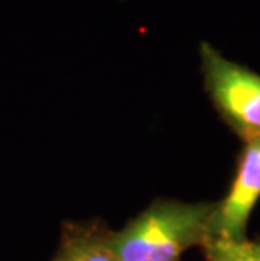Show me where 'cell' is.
<instances>
[{
    "instance_id": "1",
    "label": "cell",
    "mask_w": 260,
    "mask_h": 261,
    "mask_svg": "<svg viewBox=\"0 0 260 261\" xmlns=\"http://www.w3.org/2000/svg\"><path fill=\"white\" fill-rule=\"evenodd\" d=\"M215 209L217 202L159 199L120 231L108 232L107 244L119 261H179L211 238Z\"/></svg>"
},
{
    "instance_id": "2",
    "label": "cell",
    "mask_w": 260,
    "mask_h": 261,
    "mask_svg": "<svg viewBox=\"0 0 260 261\" xmlns=\"http://www.w3.org/2000/svg\"><path fill=\"white\" fill-rule=\"evenodd\" d=\"M200 56L204 88L221 118L247 143L260 140V74L208 42L200 46Z\"/></svg>"
},
{
    "instance_id": "3",
    "label": "cell",
    "mask_w": 260,
    "mask_h": 261,
    "mask_svg": "<svg viewBox=\"0 0 260 261\" xmlns=\"http://www.w3.org/2000/svg\"><path fill=\"white\" fill-rule=\"evenodd\" d=\"M260 199V147L247 143L242 152L235 179L226 196L217 202L211 238L226 241H243L248 219Z\"/></svg>"
},
{
    "instance_id": "4",
    "label": "cell",
    "mask_w": 260,
    "mask_h": 261,
    "mask_svg": "<svg viewBox=\"0 0 260 261\" xmlns=\"http://www.w3.org/2000/svg\"><path fill=\"white\" fill-rule=\"evenodd\" d=\"M107 234L93 227H71L53 261H119L110 251Z\"/></svg>"
},
{
    "instance_id": "5",
    "label": "cell",
    "mask_w": 260,
    "mask_h": 261,
    "mask_svg": "<svg viewBox=\"0 0 260 261\" xmlns=\"http://www.w3.org/2000/svg\"><path fill=\"white\" fill-rule=\"evenodd\" d=\"M203 248L206 261H260V243L209 238Z\"/></svg>"
},
{
    "instance_id": "6",
    "label": "cell",
    "mask_w": 260,
    "mask_h": 261,
    "mask_svg": "<svg viewBox=\"0 0 260 261\" xmlns=\"http://www.w3.org/2000/svg\"><path fill=\"white\" fill-rule=\"evenodd\" d=\"M257 143H258V147H260V140H257Z\"/></svg>"
}]
</instances>
